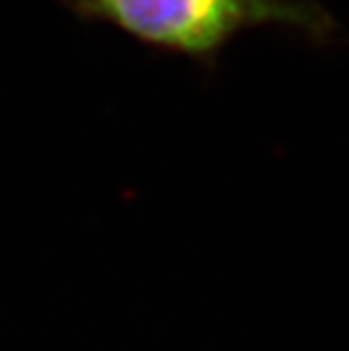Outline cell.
I'll return each mask as SVG.
<instances>
[{"mask_svg":"<svg viewBox=\"0 0 349 351\" xmlns=\"http://www.w3.org/2000/svg\"><path fill=\"white\" fill-rule=\"evenodd\" d=\"M86 23H102L145 48L213 64L236 36L281 25L326 39L333 21L311 0H57Z\"/></svg>","mask_w":349,"mask_h":351,"instance_id":"1","label":"cell"}]
</instances>
